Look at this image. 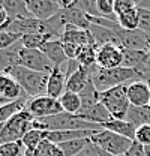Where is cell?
Masks as SVG:
<instances>
[{"instance_id": "6da1fadb", "label": "cell", "mask_w": 150, "mask_h": 156, "mask_svg": "<svg viewBox=\"0 0 150 156\" xmlns=\"http://www.w3.org/2000/svg\"><path fill=\"white\" fill-rule=\"evenodd\" d=\"M32 128L38 131H86V129L99 131L102 129V126L99 125H93L90 122L83 120L77 114H69L65 111L45 119H35Z\"/></svg>"}, {"instance_id": "7a4b0ae2", "label": "cell", "mask_w": 150, "mask_h": 156, "mask_svg": "<svg viewBox=\"0 0 150 156\" xmlns=\"http://www.w3.org/2000/svg\"><path fill=\"white\" fill-rule=\"evenodd\" d=\"M9 75L18 83L23 92L29 98H38L47 95V84H48V75L41 74L36 71H30L23 66H14L8 71Z\"/></svg>"}, {"instance_id": "3957f363", "label": "cell", "mask_w": 150, "mask_h": 156, "mask_svg": "<svg viewBox=\"0 0 150 156\" xmlns=\"http://www.w3.org/2000/svg\"><path fill=\"white\" fill-rule=\"evenodd\" d=\"M137 80H141V78L134 69L119 66V68H114V69H98L95 72V75L92 77V83L96 87V90L101 93V92L110 90L112 87L126 84L129 81L132 83V81H137Z\"/></svg>"}, {"instance_id": "277c9868", "label": "cell", "mask_w": 150, "mask_h": 156, "mask_svg": "<svg viewBox=\"0 0 150 156\" xmlns=\"http://www.w3.org/2000/svg\"><path fill=\"white\" fill-rule=\"evenodd\" d=\"M99 102L108 110L112 119L126 120L131 102L128 99V86L122 84L99 93Z\"/></svg>"}, {"instance_id": "5b68a950", "label": "cell", "mask_w": 150, "mask_h": 156, "mask_svg": "<svg viewBox=\"0 0 150 156\" xmlns=\"http://www.w3.org/2000/svg\"><path fill=\"white\" fill-rule=\"evenodd\" d=\"M33 120H35L33 116L26 110H23L21 113L9 119L6 123L0 126V144L21 141L23 136L32 129Z\"/></svg>"}, {"instance_id": "8992f818", "label": "cell", "mask_w": 150, "mask_h": 156, "mask_svg": "<svg viewBox=\"0 0 150 156\" xmlns=\"http://www.w3.org/2000/svg\"><path fill=\"white\" fill-rule=\"evenodd\" d=\"M90 141L98 149H101L102 152L112 156H125V153L131 149V146L134 144L132 140L119 135V134H114V132L107 131V129L98 131L90 138Z\"/></svg>"}, {"instance_id": "52a82bcc", "label": "cell", "mask_w": 150, "mask_h": 156, "mask_svg": "<svg viewBox=\"0 0 150 156\" xmlns=\"http://www.w3.org/2000/svg\"><path fill=\"white\" fill-rule=\"evenodd\" d=\"M26 111H29L33 119H45L63 113V108L59 102V99L50 98L47 95L38 98H29L26 104Z\"/></svg>"}, {"instance_id": "ba28073f", "label": "cell", "mask_w": 150, "mask_h": 156, "mask_svg": "<svg viewBox=\"0 0 150 156\" xmlns=\"http://www.w3.org/2000/svg\"><path fill=\"white\" fill-rule=\"evenodd\" d=\"M18 66L27 68L30 71H36L41 74H47V75H50L54 69L53 63L48 60V57L41 50H29L24 47L20 53Z\"/></svg>"}, {"instance_id": "9c48e42d", "label": "cell", "mask_w": 150, "mask_h": 156, "mask_svg": "<svg viewBox=\"0 0 150 156\" xmlns=\"http://www.w3.org/2000/svg\"><path fill=\"white\" fill-rule=\"evenodd\" d=\"M119 42L123 50L129 51H147L150 45V36L143 30H119Z\"/></svg>"}, {"instance_id": "30bf717a", "label": "cell", "mask_w": 150, "mask_h": 156, "mask_svg": "<svg viewBox=\"0 0 150 156\" xmlns=\"http://www.w3.org/2000/svg\"><path fill=\"white\" fill-rule=\"evenodd\" d=\"M123 63V48L120 45H102L98 48L96 66L99 69H114Z\"/></svg>"}, {"instance_id": "8fae6325", "label": "cell", "mask_w": 150, "mask_h": 156, "mask_svg": "<svg viewBox=\"0 0 150 156\" xmlns=\"http://www.w3.org/2000/svg\"><path fill=\"white\" fill-rule=\"evenodd\" d=\"M26 3L32 17L39 21H48L62 11L59 0H26Z\"/></svg>"}, {"instance_id": "7c38bea8", "label": "cell", "mask_w": 150, "mask_h": 156, "mask_svg": "<svg viewBox=\"0 0 150 156\" xmlns=\"http://www.w3.org/2000/svg\"><path fill=\"white\" fill-rule=\"evenodd\" d=\"M128 99L132 107H147L150 101V87L144 80L128 84Z\"/></svg>"}, {"instance_id": "4fadbf2b", "label": "cell", "mask_w": 150, "mask_h": 156, "mask_svg": "<svg viewBox=\"0 0 150 156\" xmlns=\"http://www.w3.org/2000/svg\"><path fill=\"white\" fill-rule=\"evenodd\" d=\"M65 92H66V65L54 68L53 72L48 75L47 96L59 99Z\"/></svg>"}, {"instance_id": "5bb4252c", "label": "cell", "mask_w": 150, "mask_h": 156, "mask_svg": "<svg viewBox=\"0 0 150 156\" xmlns=\"http://www.w3.org/2000/svg\"><path fill=\"white\" fill-rule=\"evenodd\" d=\"M0 96L6 102H11V101L21 99L27 95L23 92L21 86L14 80L12 75H9L8 72H0Z\"/></svg>"}, {"instance_id": "9a60e30c", "label": "cell", "mask_w": 150, "mask_h": 156, "mask_svg": "<svg viewBox=\"0 0 150 156\" xmlns=\"http://www.w3.org/2000/svg\"><path fill=\"white\" fill-rule=\"evenodd\" d=\"M60 14H62V18H63V21H65L66 26H74V27L84 29V30H89L90 26H92V23H90L89 17H87V15H86V14H84L77 5H75V0L72 2L71 6L62 9Z\"/></svg>"}, {"instance_id": "2e32d148", "label": "cell", "mask_w": 150, "mask_h": 156, "mask_svg": "<svg viewBox=\"0 0 150 156\" xmlns=\"http://www.w3.org/2000/svg\"><path fill=\"white\" fill-rule=\"evenodd\" d=\"M96 132L98 131H92V129H86V131H45V140H48L54 144H62L66 141H74V140H81V138H92Z\"/></svg>"}, {"instance_id": "e0dca14e", "label": "cell", "mask_w": 150, "mask_h": 156, "mask_svg": "<svg viewBox=\"0 0 150 156\" xmlns=\"http://www.w3.org/2000/svg\"><path fill=\"white\" fill-rule=\"evenodd\" d=\"M41 51L48 57V60L53 63L54 68L65 66V65L68 63V57H66V54H65L62 39H51V41H48V42L41 48Z\"/></svg>"}, {"instance_id": "ac0fdd59", "label": "cell", "mask_w": 150, "mask_h": 156, "mask_svg": "<svg viewBox=\"0 0 150 156\" xmlns=\"http://www.w3.org/2000/svg\"><path fill=\"white\" fill-rule=\"evenodd\" d=\"M0 6L6 12L8 18L11 21L14 20H26L33 18L32 14L27 9L26 0H0Z\"/></svg>"}, {"instance_id": "d6986e66", "label": "cell", "mask_w": 150, "mask_h": 156, "mask_svg": "<svg viewBox=\"0 0 150 156\" xmlns=\"http://www.w3.org/2000/svg\"><path fill=\"white\" fill-rule=\"evenodd\" d=\"M60 39H62V42H69V44H75V45H80V47L95 44V39L90 33V30L78 29L74 26H66L65 33Z\"/></svg>"}, {"instance_id": "ffe728a7", "label": "cell", "mask_w": 150, "mask_h": 156, "mask_svg": "<svg viewBox=\"0 0 150 156\" xmlns=\"http://www.w3.org/2000/svg\"><path fill=\"white\" fill-rule=\"evenodd\" d=\"M21 50H23L21 41L6 50H0V72H8L14 66H18Z\"/></svg>"}, {"instance_id": "44dd1931", "label": "cell", "mask_w": 150, "mask_h": 156, "mask_svg": "<svg viewBox=\"0 0 150 156\" xmlns=\"http://www.w3.org/2000/svg\"><path fill=\"white\" fill-rule=\"evenodd\" d=\"M77 116H80L83 120H86V122H90V123L99 125V126H102L104 123L110 122L112 119L111 114L108 113V110H107L101 102H98L96 105L90 107L89 110H86V111H83V113L77 114Z\"/></svg>"}, {"instance_id": "7402d4cb", "label": "cell", "mask_w": 150, "mask_h": 156, "mask_svg": "<svg viewBox=\"0 0 150 156\" xmlns=\"http://www.w3.org/2000/svg\"><path fill=\"white\" fill-rule=\"evenodd\" d=\"M89 30H90V33H92V36L95 39V44L98 47H102V45H120L119 33L114 32V30L96 26V24H92Z\"/></svg>"}, {"instance_id": "603a6c76", "label": "cell", "mask_w": 150, "mask_h": 156, "mask_svg": "<svg viewBox=\"0 0 150 156\" xmlns=\"http://www.w3.org/2000/svg\"><path fill=\"white\" fill-rule=\"evenodd\" d=\"M102 129H107V131H111L114 134L126 136V138H129L132 141L135 140V132H137V128L134 125H131L126 120H119V119H111L110 122L104 123Z\"/></svg>"}, {"instance_id": "cb8c5ba5", "label": "cell", "mask_w": 150, "mask_h": 156, "mask_svg": "<svg viewBox=\"0 0 150 156\" xmlns=\"http://www.w3.org/2000/svg\"><path fill=\"white\" fill-rule=\"evenodd\" d=\"M27 99L29 96H24L21 99H17V101H11V102H6L0 107V126L3 123H6L9 119L21 113L24 108H26V104H27Z\"/></svg>"}, {"instance_id": "d4e9b609", "label": "cell", "mask_w": 150, "mask_h": 156, "mask_svg": "<svg viewBox=\"0 0 150 156\" xmlns=\"http://www.w3.org/2000/svg\"><path fill=\"white\" fill-rule=\"evenodd\" d=\"M126 122H129L135 128L143 125H150V108L149 107H132L128 111Z\"/></svg>"}, {"instance_id": "484cf974", "label": "cell", "mask_w": 150, "mask_h": 156, "mask_svg": "<svg viewBox=\"0 0 150 156\" xmlns=\"http://www.w3.org/2000/svg\"><path fill=\"white\" fill-rule=\"evenodd\" d=\"M59 102L63 108L65 113L69 114H78L81 111V98L78 93L72 92H65L62 96L59 98Z\"/></svg>"}, {"instance_id": "4316f807", "label": "cell", "mask_w": 150, "mask_h": 156, "mask_svg": "<svg viewBox=\"0 0 150 156\" xmlns=\"http://www.w3.org/2000/svg\"><path fill=\"white\" fill-rule=\"evenodd\" d=\"M78 95L81 98V111H80V113L89 110L90 107H93V105H96V104L99 102V92L96 90V87L93 86L92 81H90ZM80 113H78V114H80Z\"/></svg>"}, {"instance_id": "83f0119b", "label": "cell", "mask_w": 150, "mask_h": 156, "mask_svg": "<svg viewBox=\"0 0 150 156\" xmlns=\"http://www.w3.org/2000/svg\"><path fill=\"white\" fill-rule=\"evenodd\" d=\"M117 23L123 30H137L140 26V15H138V6L129 9L117 17Z\"/></svg>"}, {"instance_id": "f1b7e54d", "label": "cell", "mask_w": 150, "mask_h": 156, "mask_svg": "<svg viewBox=\"0 0 150 156\" xmlns=\"http://www.w3.org/2000/svg\"><path fill=\"white\" fill-rule=\"evenodd\" d=\"M51 39H57L51 35H47V33H35V35H26L21 38V44L24 48H29V50H41L48 41Z\"/></svg>"}, {"instance_id": "f546056e", "label": "cell", "mask_w": 150, "mask_h": 156, "mask_svg": "<svg viewBox=\"0 0 150 156\" xmlns=\"http://www.w3.org/2000/svg\"><path fill=\"white\" fill-rule=\"evenodd\" d=\"M45 140V131H38V129H30L26 135L23 136L21 140V144L24 147V150H29V152H35L38 149V146Z\"/></svg>"}, {"instance_id": "4dcf8cb0", "label": "cell", "mask_w": 150, "mask_h": 156, "mask_svg": "<svg viewBox=\"0 0 150 156\" xmlns=\"http://www.w3.org/2000/svg\"><path fill=\"white\" fill-rule=\"evenodd\" d=\"M89 144H90V138H81V140L62 143V144H59V147H60V150L63 152L65 156H77L78 153H81Z\"/></svg>"}, {"instance_id": "1f68e13d", "label": "cell", "mask_w": 150, "mask_h": 156, "mask_svg": "<svg viewBox=\"0 0 150 156\" xmlns=\"http://www.w3.org/2000/svg\"><path fill=\"white\" fill-rule=\"evenodd\" d=\"M98 45L96 44H90V45H84L80 56H78V63L83 68H93L96 66V56H98Z\"/></svg>"}, {"instance_id": "d6a6232c", "label": "cell", "mask_w": 150, "mask_h": 156, "mask_svg": "<svg viewBox=\"0 0 150 156\" xmlns=\"http://www.w3.org/2000/svg\"><path fill=\"white\" fill-rule=\"evenodd\" d=\"M35 156H65V155L60 150L59 144H54V143H51L48 140H44L35 150Z\"/></svg>"}, {"instance_id": "836d02e7", "label": "cell", "mask_w": 150, "mask_h": 156, "mask_svg": "<svg viewBox=\"0 0 150 156\" xmlns=\"http://www.w3.org/2000/svg\"><path fill=\"white\" fill-rule=\"evenodd\" d=\"M98 3V11L102 18L117 21V17L114 14V0H96Z\"/></svg>"}, {"instance_id": "e575fe53", "label": "cell", "mask_w": 150, "mask_h": 156, "mask_svg": "<svg viewBox=\"0 0 150 156\" xmlns=\"http://www.w3.org/2000/svg\"><path fill=\"white\" fill-rule=\"evenodd\" d=\"M23 153H24V147L21 141L0 144V156H21Z\"/></svg>"}, {"instance_id": "d590c367", "label": "cell", "mask_w": 150, "mask_h": 156, "mask_svg": "<svg viewBox=\"0 0 150 156\" xmlns=\"http://www.w3.org/2000/svg\"><path fill=\"white\" fill-rule=\"evenodd\" d=\"M21 35L18 33H12L8 30H0V50H6L9 47H12L14 44H17L21 41Z\"/></svg>"}, {"instance_id": "8d00e7d4", "label": "cell", "mask_w": 150, "mask_h": 156, "mask_svg": "<svg viewBox=\"0 0 150 156\" xmlns=\"http://www.w3.org/2000/svg\"><path fill=\"white\" fill-rule=\"evenodd\" d=\"M135 143L141 144L143 147L150 146V125H143L140 128H137V132H135Z\"/></svg>"}, {"instance_id": "74e56055", "label": "cell", "mask_w": 150, "mask_h": 156, "mask_svg": "<svg viewBox=\"0 0 150 156\" xmlns=\"http://www.w3.org/2000/svg\"><path fill=\"white\" fill-rule=\"evenodd\" d=\"M138 6V2H134V0H114V14L116 17H119L120 14L134 9Z\"/></svg>"}, {"instance_id": "f35d334b", "label": "cell", "mask_w": 150, "mask_h": 156, "mask_svg": "<svg viewBox=\"0 0 150 156\" xmlns=\"http://www.w3.org/2000/svg\"><path fill=\"white\" fill-rule=\"evenodd\" d=\"M138 15H140V26L138 29L143 30L150 36V9L146 8H138Z\"/></svg>"}, {"instance_id": "ab89813d", "label": "cell", "mask_w": 150, "mask_h": 156, "mask_svg": "<svg viewBox=\"0 0 150 156\" xmlns=\"http://www.w3.org/2000/svg\"><path fill=\"white\" fill-rule=\"evenodd\" d=\"M63 50H65V54H66L68 60H77L81 50H83V47L75 45V44H69V42H63Z\"/></svg>"}, {"instance_id": "60d3db41", "label": "cell", "mask_w": 150, "mask_h": 156, "mask_svg": "<svg viewBox=\"0 0 150 156\" xmlns=\"http://www.w3.org/2000/svg\"><path fill=\"white\" fill-rule=\"evenodd\" d=\"M125 156H146L144 155V147L134 141V144L131 146V149L125 153Z\"/></svg>"}, {"instance_id": "b9f144b4", "label": "cell", "mask_w": 150, "mask_h": 156, "mask_svg": "<svg viewBox=\"0 0 150 156\" xmlns=\"http://www.w3.org/2000/svg\"><path fill=\"white\" fill-rule=\"evenodd\" d=\"M77 156H99V153H98V149H96V146H95L93 143L90 141V144L81 152V153H78Z\"/></svg>"}, {"instance_id": "7bdbcfd3", "label": "cell", "mask_w": 150, "mask_h": 156, "mask_svg": "<svg viewBox=\"0 0 150 156\" xmlns=\"http://www.w3.org/2000/svg\"><path fill=\"white\" fill-rule=\"evenodd\" d=\"M8 21H9V18H8L6 12H5V11H3V8L0 6V30H2V27H3Z\"/></svg>"}, {"instance_id": "ee69618b", "label": "cell", "mask_w": 150, "mask_h": 156, "mask_svg": "<svg viewBox=\"0 0 150 156\" xmlns=\"http://www.w3.org/2000/svg\"><path fill=\"white\" fill-rule=\"evenodd\" d=\"M144 155L150 156V146H146V147H144Z\"/></svg>"}, {"instance_id": "f6af8a7d", "label": "cell", "mask_w": 150, "mask_h": 156, "mask_svg": "<svg viewBox=\"0 0 150 156\" xmlns=\"http://www.w3.org/2000/svg\"><path fill=\"white\" fill-rule=\"evenodd\" d=\"M3 104H6V101H5V99H3V98L0 96V107H2V105H3Z\"/></svg>"}, {"instance_id": "bcb514c9", "label": "cell", "mask_w": 150, "mask_h": 156, "mask_svg": "<svg viewBox=\"0 0 150 156\" xmlns=\"http://www.w3.org/2000/svg\"><path fill=\"white\" fill-rule=\"evenodd\" d=\"M144 81H146V83H147V84H149V87H150V75L147 78H146V80H144Z\"/></svg>"}, {"instance_id": "7dc6e473", "label": "cell", "mask_w": 150, "mask_h": 156, "mask_svg": "<svg viewBox=\"0 0 150 156\" xmlns=\"http://www.w3.org/2000/svg\"><path fill=\"white\" fill-rule=\"evenodd\" d=\"M147 53H149V56H150V45H149V50H147Z\"/></svg>"}, {"instance_id": "c3c4849f", "label": "cell", "mask_w": 150, "mask_h": 156, "mask_svg": "<svg viewBox=\"0 0 150 156\" xmlns=\"http://www.w3.org/2000/svg\"><path fill=\"white\" fill-rule=\"evenodd\" d=\"M147 107H149V108H150V101H149V105H147Z\"/></svg>"}, {"instance_id": "681fc988", "label": "cell", "mask_w": 150, "mask_h": 156, "mask_svg": "<svg viewBox=\"0 0 150 156\" xmlns=\"http://www.w3.org/2000/svg\"><path fill=\"white\" fill-rule=\"evenodd\" d=\"M21 156H24V153H23V155H21Z\"/></svg>"}]
</instances>
